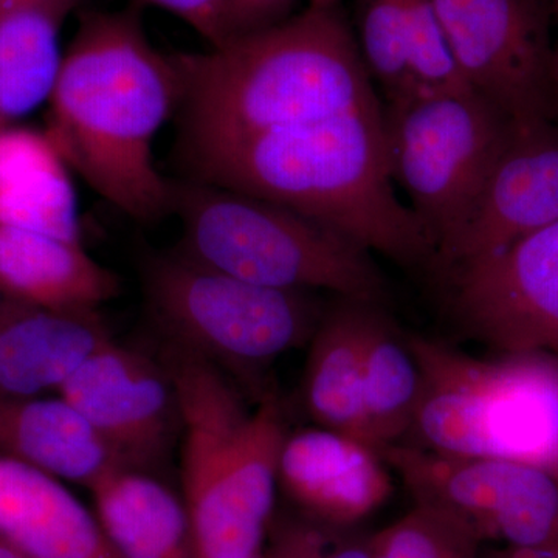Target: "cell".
I'll list each match as a JSON object with an SVG mask.
<instances>
[{
    "label": "cell",
    "instance_id": "d6986e66",
    "mask_svg": "<svg viewBox=\"0 0 558 558\" xmlns=\"http://www.w3.org/2000/svg\"><path fill=\"white\" fill-rule=\"evenodd\" d=\"M0 457L89 488L109 473L128 469L60 395L0 398Z\"/></svg>",
    "mask_w": 558,
    "mask_h": 558
},
{
    "label": "cell",
    "instance_id": "8992f818",
    "mask_svg": "<svg viewBox=\"0 0 558 558\" xmlns=\"http://www.w3.org/2000/svg\"><path fill=\"white\" fill-rule=\"evenodd\" d=\"M172 213L189 258L253 284L385 306L389 286L373 253L275 202L196 180H172Z\"/></svg>",
    "mask_w": 558,
    "mask_h": 558
},
{
    "label": "cell",
    "instance_id": "3957f363",
    "mask_svg": "<svg viewBox=\"0 0 558 558\" xmlns=\"http://www.w3.org/2000/svg\"><path fill=\"white\" fill-rule=\"evenodd\" d=\"M185 179L259 197L403 267L435 245L396 194L381 106L260 132L182 165Z\"/></svg>",
    "mask_w": 558,
    "mask_h": 558
},
{
    "label": "cell",
    "instance_id": "7a4b0ae2",
    "mask_svg": "<svg viewBox=\"0 0 558 558\" xmlns=\"http://www.w3.org/2000/svg\"><path fill=\"white\" fill-rule=\"evenodd\" d=\"M171 57L180 165L260 132L381 106L340 5L307 7L205 53Z\"/></svg>",
    "mask_w": 558,
    "mask_h": 558
},
{
    "label": "cell",
    "instance_id": "277c9868",
    "mask_svg": "<svg viewBox=\"0 0 558 558\" xmlns=\"http://www.w3.org/2000/svg\"><path fill=\"white\" fill-rule=\"evenodd\" d=\"M179 403L183 505L196 558H250L269 529L284 447L275 400L248 410L222 368L168 343Z\"/></svg>",
    "mask_w": 558,
    "mask_h": 558
},
{
    "label": "cell",
    "instance_id": "ffe728a7",
    "mask_svg": "<svg viewBox=\"0 0 558 558\" xmlns=\"http://www.w3.org/2000/svg\"><path fill=\"white\" fill-rule=\"evenodd\" d=\"M377 306L339 299L326 307L310 340L304 371V403L315 424L365 444L363 368L371 318Z\"/></svg>",
    "mask_w": 558,
    "mask_h": 558
},
{
    "label": "cell",
    "instance_id": "e0dca14e",
    "mask_svg": "<svg viewBox=\"0 0 558 558\" xmlns=\"http://www.w3.org/2000/svg\"><path fill=\"white\" fill-rule=\"evenodd\" d=\"M0 539L28 558H119L60 480L0 457Z\"/></svg>",
    "mask_w": 558,
    "mask_h": 558
},
{
    "label": "cell",
    "instance_id": "30bf717a",
    "mask_svg": "<svg viewBox=\"0 0 558 558\" xmlns=\"http://www.w3.org/2000/svg\"><path fill=\"white\" fill-rule=\"evenodd\" d=\"M417 502L464 520L476 537L510 548L558 546V480L545 470L499 461L449 457L395 444L379 451Z\"/></svg>",
    "mask_w": 558,
    "mask_h": 558
},
{
    "label": "cell",
    "instance_id": "5bb4252c",
    "mask_svg": "<svg viewBox=\"0 0 558 558\" xmlns=\"http://www.w3.org/2000/svg\"><path fill=\"white\" fill-rule=\"evenodd\" d=\"M352 31L381 102L422 90L469 87L433 0H352Z\"/></svg>",
    "mask_w": 558,
    "mask_h": 558
},
{
    "label": "cell",
    "instance_id": "2e32d148",
    "mask_svg": "<svg viewBox=\"0 0 558 558\" xmlns=\"http://www.w3.org/2000/svg\"><path fill=\"white\" fill-rule=\"evenodd\" d=\"M112 339L95 312H53L0 303V398L60 391L95 349Z\"/></svg>",
    "mask_w": 558,
    "mask_h": 558
},
{
    "label": "cell",
    "instance_id": "7402d4cb",
    "mask_svg": "<svg viewBox=\"0 0 558 558\" xmlns=\"http://www.w3.org/2000/svg\"><path fill=\"white\" fill-rule=\"evenodd\" d=\"M90 492L119 558H196L185 505L148 472L116 470Z\"/></svg>",
    "mask_w": 558,
    "mask_h": 558
},
{
    "label": "cell",
    "instance_id": "d6a6232c",
    "mask_svg": "<svg viewBox=\"0 0 558 558\" xmlns=\"http://www.w3.org/2000/svg\"><path fill=\"white\" fill-rule=\"evenodd\" d=\"M250 558H264L263 554H256V556L250 557Z\"/></svg>",
    "mask_w": 558,
    "mask_h": 558
},
{
    "label": "cell",
    "instance_id": "ba28073f",
    "mask_svg": "<svg viewBox=\"0 0 558 558\" xmlns=\"http://www.w3.org/2000/svg\"><path fill=\"white\" fill-rule=\"evenodd\" d=\"M146 300L170 343L222 365H266L310 343L326 306L315 292L253 284L182 252L150 259Z\"/></svg>",
    "mask_w": 558,
    "mask_h": 558
},
{
    "label": "cell",
    "instance_id": "52a82bcc",
    "mask_svg": "<svg viewBox=\"0 0 558 558\" xmlns=\"http://www.w3.org/2000/svg\"><path fill=\"white\" fill-rule=\"evenodd\" d=\"M381 113L392 182L436 259L464 229L517 124L470 87L416 92L381 102Z\"/></svg>",
    "mask_w": 558,
    "mask_h": 558
},
{
    "label": "cell",
    "instance_id": "836d02e7",
    "mask_svg": "<svg viewBox=\"0 0 558 558\" xmlns=\"http://www.w3.org/2000/svg\"><path fill=\"white\" fill-rule=\"evenodd\" d=\"M2 300H3L2 296H0V303H2Z\"/></svg>",
    "mask_w": 558,
    "mask_h": 558
},
{
    "label": "cell",
    "instance_id": "4316f807",
    "mask_svg": "<svg viewBox=\"0 0 558 558\" xmlns=\"http://www.w3.org/2000/svg\"><path fill=\"white\" fill-rule=\"evenodd\" d=\"M300 0H223L230 39L266 31L290 20Z\"/></svg>",
    "mask_w": 558,
    "mask_h": 558
},
{
    "label": "cell",
    "instance_id": "4fadbf2b",
    "mask_svg": "<svg viewBox=\"0 0 558 558\" xmlns=\"http://www.w3.org/2000/svg\"><path fill=\"white\" fill-rule=\"evenodd\" d=\"M558 220V121L515 126L464 229L433 267L440 277Z\"/></svg>",
    "mask_w": 558,
    "mask_h": 558
},
{
    "label": "cell",
    "instance_id": "83f0119b",
    "mask_svg": "<svg viewBox=\"0 0 558 558\" xmlns=\"http://www.w3.org/2000/svg\"><path fill=\"white\" fill-rule=\"evenodd\" d=\"M174 14L190 25L209 46L229 43L226 3L223 0H142Z\"/></svg>",
    "mask_w": 558,
    "mask_h": 558
},
{
    "label": "cell",
    "instance_id": "f546056e",
    "mask_svg": "<svg viewBox=\"0 0 558 558\" xmlns=\"http://www.w3.org/2000/svg\"><path fill=\"white\" fill-rule=\"evenodd\" d=\"M554 27H556V38H554L553 51V81L554 92H556V101L558 109V0H553Z\"/></svg>",
    "mask_w": 558,
    "mask_h": 558
},
{
    "label": "cell",
    "instance_id": "6da1fadb",
    "mask_svg": "<svg viewBox=\"0 0 558 558\" xmlns=\"http://www.w3.org/2000/svg\"><path fill=\"white\" fill-rule=\"evenodd\" d=\"M179 100L178 68L146 36L138 3L83 11L47 101L46 134L102 199L156 222L172 213V180L157 170L154 140Z\"/></svg>",
    "mask_w": 558,
    "mask_h": 558
},
{
    "label": "cell",
    "instance_id": "5b68a950",
    "mask_svg": "<svg viewBox=\"0 0 558 558\" xmlns=\"http://www.w3.org/2000/svg\"><path fill=\"white\" fill-rule=\"evenodd\" d=\"M407 341L421 373L410 446L520 462L558 480V355L483 360L417 333Z\"/></svg>",
    "mask_w": 558,
    "mask_h": 558
},
{
    "label": "cell",
    "instance_id": "4dcf8cb0",
    "mask_svg": "<svg viewBox=\"0 0 558 558\" xmlns=\"http://www.w3.org/2000/svg\"><path fill=\"white\" fill-rule=\"evenodd\" d=\"M0 558H28L0 539Z\"/></svg>",
    "mask_w": 558,
    "mask_h": 558
},
{
    "label": "cell",
    "instance_id": "9a60e30c",
    "mask_svg": "<svg viewBox=\"0 0 558 558\" xmlns=\"http://www.w3.org/2000/svg\"><path fill=\"white\" fill-rule=\"evenodd\" d=\"M278 483L310 519L339 527L366 519L391 492L387 462L379 451L322 427L288 436Z\"/></svg>",
    "mask_w": 558,
    "mask_h": 558
},
{
    "label": "cell",
    "instance_id": "d4e9b609",
    "mask_svg": "<svg viewBox=\"0 0 558 558\" xmlns=\"http://www.w3.org/2000/svg\"><path fill=\"white\" fill-rule=\"evenodd\" d=\"M481 539L464 520L417 502L402 519L371 537L373 558H481Z\"/></svg>",
    "mask_w": 558,
    "mask_h": 558
},
{
    "label": "cell",
    "instance_id": "cb8c5ba5",
    "mask_svg": "<svg viewBox=\"0 0 558 558\" xmlns=\"http://www.w3.org/2000/svg\"><path fill=\"white\" fill-rule=\"evenodd\" d=\"M421 373L407 333L377 306L371 318L363 368L366 438L374 450L403 442L416 414Z\"/></svg>",
    "mask_w": 558,
    "mask_h": 558
},
{
    "label": "cell",
    "instance_id": "9c48e42d",
    "mask_svg": "<svg viewBox=\"0 0 558 558\" xmlns=\"http://www.w3.org/2000/svg\"><path fill=\"white\" fill-rule=\"evenodd\" d=\"M470 89L517 126L558 121L553 0H433Z\"/></svg>",
    "mask_w": 558,
    "mask_h": 558
},
{
    "label": "cell",
    "instance_id": "484cf974",
    "mask_svg": "<svg viewBox=\"0 0 558 558\" xmlns=\"http://www.w3.org/2000/svg\"><path fill=\"white\" fill-rule=\"evenodd\" d=\"M264 558H373L371 538L349 534L348 527L317 520H284L277 524Z\"/></svg>",
    "mask_w": 558,
    "mask_h": 558
},
{
    "label": "cell",
    "instance_id": "8fae6325",
    "mask_svg": "<svg viewBox=\"0 0 558 558\" xmlns=\"http://www.w3.org/2000/svg\"><path fill=\"white\" fill-rule=\"evenodd\" d=\"M442 278L469 339L501 354L558 355V220Z\"/></svg>",
    "mask_w": 558,
    "mask_h": 558
},
{
    "label": "cell",
    "instance_id": "44dd1931",
    "mask_svg": "<svg viewBox=\"0 0 558 558\" xmlns=\"http://www.w3.org/2000/svg\"><path fill=\"white\" fill-rule=\"evenodd\" d=\"M0 227L81 242L69 167L46 131H0Z\"/></svg>",
    "mask_w": 558,
    "mask_h": 558
},
{
    "label": "cell",
    "instance_id": "603a6c76",
    "mask_svg": "<svg viewBox=\"0 0 558 558\" xmlns=\"http://www.w3.org/2000/svg\"><path fill=\"white\" fill-rule=\"evenodd\" d=\"M70 13L64 7H27L0 14V131L49 101Z\"/></svg>",
    "mask_w": 558,
    "mask_h": 558
},
{
    "label": "cell",
    "instance_id": "7c38bea8",
    "mask_svg": "<svg viewBox=\"0 0 558 558\" xmlns=\"http://www.w3.org/2000/svg\"><path fill=\"white\" fill-rule=\"evenodd\" d=\"M58 395L83 414L128 469L148 472L160 464L180 435L167 365L112 339L83 360Z\"/></svg>",
    "mask_w": 558,
    "mask_h": 558
},
{
    "label": "cell",
    "instance_id": "ac0fdd59",
    "mask_svg": "<svg viewBox=\"0 0 558 558\" xmlns=\"http://www.w3.org/2000/svg\"><path fill=\"white\" fill-rule=\"evenodd\" d=\"M120 281L81 242L0 227V296L53 312H95Z\"/></svg>",
    "mask_w": 558,
    "mask_h": 558
},
{
    "label": "cell",
    "instance_id": "f1b7e54d",
    "mask_svg": "<svg viewBox=\"0 0 558 558\" xmlns=\"http://www.w3.org/2000/svg\"><path fill=\"white\" fill-rule=\"evenodd\" d=\"M83 0H0V14L9 11L27 9V7H64V9H78Z\"/></svg>",
    "mask_w": 558,
    "mask_h": 558
},
{
    "label": "cell",
    "instance_id": "1f68e13d",
    "mask_svg": "<svg viewBox=\"0 0 558 558\" xmlns=\"http://www.w3.org/2000/svg\"><path fill=\"white\" fill-rule=\"evenodd\" d=\"M340 5V0H310V7H318V9H329V7Z\"/></svg>",
    "mask_w": 558,
    "mask_h": 558
}]
</instances>
